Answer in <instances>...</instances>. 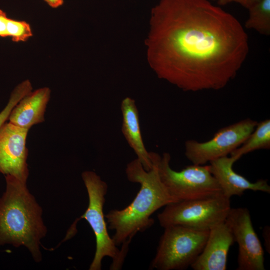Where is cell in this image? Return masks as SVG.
Returning <instances> with one entry per match:
<instances>
[{
    "label": "cell",
    "instance_id": "23",
    "mask_svg": "<svg viewBox=\"0 0 270 270\" xmlns=\"http://www.w3.org/2000/svg\"><path fill=\"white\" fill-rule=\"evenodd\" d=\"M219 4L223 5L233 2L234 0H216Z\"/></svg>",
    "mask_w": 270,
    "mask_h": 270
},
{
    "label": "cell",
    "instance_id": "22",
    "mask_svg": "<svg viewBox=\"0 0 270 270\" xmlns=\"http://www.w3.org/2000/svg\"><path fill=\"white\" fill-rule=\"evenodd\" d=\"M50 7L57 8L64 4V0H44Z\"/></svg>",
    "mask_w": 270,
    "mask_h": 270
},
{
    "label": "cell",
    "instance_id": "9",
    "mask_svg": "<svg viewBox=\"0 0 270 270\" xmlns=\"http://www.w3.org/2000/svg\"><path fill=\"white\" fill-rule=\"evenodd\" d=\"M225 221L238 246L236 270H264V252L248 209L231 208Z\"/></svg>",
    "mask_w": 270,
    "mask_h": 270
},
{
    "label": "cell",
    "instance_id": "6",
    "mask_svg": "<svg viewBox=\"0 0 270 270\" xmlns=\"http://www.w3.org/2000/svg\"><path fill=\"white\" fill-rule=\"evenodd\" d=\"M230 208V198L220 194L170 203L158 214V220L164 228L177 225L209 230L225 221Z\"/></svg>",
    "mask_w": 270,
    "mask_h": 270
},
{
    "label": "cell",
    "instance_id": "12",
    "mask_svg": "<svg viewBox=\"0 0 270 270\" xmlns=\"http://www.w3.org/2000/svg\"><path fill=\"white\" fill-rule=\"evenodd\" d=\"M236 162L233 157L226 156L209 162L210 172L218 182L224 195L230 198L234 196H240L246 190L270 193L267 180L260 179L252 182L236 173L233 169Z\"/></svg>",
    "mask_w": 270,
    "mask_h": 270
},
{
    "label": "cell",
    "instance_id": "20",
    "mask_svg": "<svg viewBox=\"0 0 270 270\" xmlns=\"http://www.w3.org/2000/svg\"><path fill=\"white\" fill-rule=\"evenodd\" d=\"M270 227L266 226L263 230V237L265 241L266 250L270 253Z\"/></svg>",
    "mask_w": 270,
    "mask_h": 270
},
{
    "label": "cell",
    "instance_id": "5",
    "mask_svg": "<svg viewBox=\"0 0 270 270\" xmlns=\"http://www.w3.org/2000/svg\"><path fill=\"white\" fill-rule=\"evenodd\" d=\"M160 180L169 194L178 201L210 197L222 194V189L210 172L208 165L186 166L180 171L170 166V155L161 156L151 152Z\"/></svg>",
    "mask_w": 270,
    "mask_h": 270
},
{
    "label": "cell",
    "instance_id": "21",
    "mask_svg": "<svg viewBox=\"0 0 270 270\" xmlns=\"http://www.w3.org/2000/svg\"><path fill=\"white\" fill-rule=\"evenodd\" d=\"M260 0H234V2L238 3L242 6L248 9Z\"/></svg>",
    "mask_w": 270,
    "mask_h": 270
},
{
    "label": "cell",
    "instance_id": "3",
    "mask_svg": "<svg viewBox=\"0 0 270 270\" xmlns=\"http://www.w3.org/2000/svg\"><path fill=\"white\" fill-rule=\"evenodd\" d=\"M6 187L0 197V246L26 247L36 262L42 260L40 240L47 230L42 208L30 193L26 182L5 176Z\"/></svg>",
    "mask_w": 270,
    "mask_h": 270
},
{
    "label": "cell",
    "instance_id": "18",
    "mask_svg": "<svg viewBox=\"0 0 270 270\" xmlns=\"http://www.w3.org/2000/svg\"><path fill=\"white\" fill-rule=\"evenodd\" d=\"M8 37L14 42H26L32 36L29 24L23 20L8 18L7 24Z\"/></svg>",
    "mask_w": 270,
    "mask_h": 270
},
{
    "label": "cell",
    "instance_id": "2",
    "mask_svg": "<svg viewBox=\"0 0 270 270\" xmlns=\"http://www.w3.org/2000/svg\"><path fill=\"white\" fill-rule=\"evenodd\" d=\"M152 168L146 170L136 158L128 163L126 174L128 180L140 185L132 202L122 210H112L106 216L108 228L114 231L112 237L116 246L128 251L132 238L154 223L151 216L160 208L178 202L168 192L162 182L156 164L150 152Z\"/></svg>",
    "mask_w": 270,
    "mask_h": 270
},
{
    "label": "cell",
    "instance_id": "7",
    "mask_svg": "<svg viewBox=\"0 0 270 270\" xmlns=\"http://www.w3.org/2000/svg\"><path fill=\"white\" fill-rule=\"evenodd\" d=\"M164 228L150 268L182 270L191 266L202 252L209 230H196L177 225Z\"/></svg>",
    "mask_w": 270,
    "mask_h": 270
},
{
    "label": "cell",
    "instance_id": "11",
    "mask_svg": "<svg viewBox=\"0 0 270 270\" xmlns=\"http://www.w3.org/2000/svg\"><path fill=\"white\" fill-rule=\"evenodd\" d=\"M234 240L224 221L209 230L204 248L191 266L194 270H226L230 248Z\"/></svg>",
    "mask_w": 270,
    "mask_h": 270
},
{
    "label": "cell",
    "instance_id": "1",
    "mask_svg": "<svg viewBox=\"0 0 270 270\" xmlns=\"http://www.w3.org/2000/svg\"><path fill=\"white\" fill-rule=\"evenodd\" d=\"M145 44L158 78L186 92L224 88L249 51L238 20L208 0H160Z\"/></svg>",
    "mask_w": 270,
    "mask_h": 270
},
{
    "label": "cell",
    "instance_id": "13",
    "mask_svg": "<svg viewBox=\"0 0 270 270\" xmlns=\"http://www.w3.org/2000/svg\"><path fill=\"white\" fill-rule=\"evenodd\" d=\"M50 96V90L48 87L31 92L13 108L8 118L9 122L28 130L34 124L42 122Z\"/></svg>",
    "mask_w": 270,
    "mask_h": 270
},
{
    "label": "cell",
    "instance_id": "19",
    "mask_svg": "<svg viewBox=\"0 0 270 270\" xmlns=\"http://www.w3.org/2000/svg\"><path fill=\"white\" fill-rule=\"evenodd\" d=\"M6 14L0 9V37H8L7 33V24L8 20Z\"/></svg>",
    "mask_w": 270,
    "mask_h": 270
},
{
    "label": "cell",
    "instance_id": "16",
    "mask_svg": "<svg viewBox=\"0 0 270 270\" xmlns=\"http://www.w3.org/2000/svg\"><path fill=\"white\" fill-rule=\"evenodd\" d=\"M248 10L249 16L245 27L264 36L270 35V0H260Z\"/></svg>",
    "mask_w": 270,
    "mask_h": 270
},
{
    "label": "cell",
    "instance_id": "15",
    "mask_svg": "<svg viewBox=\"0 0 270 270\" xmlns=\"http://www.w3.org/2000/svg\"><path fill=\"white\" fill-rule=\"evenodd\" d=\"M270 148V120L258 123L254 130L238 148L232 152L230 156L236 161L244 155L256 150Z\"/></svg>",
    "mask_w": 270,
    "mask_h": 270
},
{
    "label": "cell",
    "instance_id": "10",
    "mask_svg": "<svg viewBox=\"0 0 270 270\" xmlns=\"http://www.w3.org/2000/svg\"><path fill=\"white\" fill-rule=\"evenodd\" d=\"M28 130L10 122L0 128V173L24 182L28 176L26 146Z\"/></svg>",
    "mask_w": 270,
    "mask_h": 270
},
{
    "label": "cell",
    "instance_id": "14",
    "mask_svg": "<svg viewBox=\"0 0 270 270\" xmlns=\"http://www.w3.org/2000/svg\"><path fill=\"white\" fill-rule=\"evenodd\" d=\"M122 132L130 147L144 168L150 170L152 167L150 152H148L142 136L139 114L135 100L126 97L122 102Z\"/></svg>",
    "mask_w": 270,
    "mask_h": 270
},
{
    "label": "cell",
    "instance_id": "4",
    "mask_svg": "<svg viewBox=\"0 0 270 270\" xmlns=\"http://www.w3.org/2000/svg\"><path fill=\"white\" fill-rule=\"evenodd\" d=\"M82 177L88 194V205L81 218L90 226L96 241L95 254L89 270H100L102 260L106 256L112 259L110 270H120L127 252L118 248L108 233L104 214L108 184L92 171L84 172Z\"/></svg>",
    "mask_w": 270,
    "mask_h": 270
},
{
    "label": "cell",
    "instance_id": "17",
    "mask_svg": "<svg viewBox=\"0 0 270 270\" xmlns=\"http://www.w3.org/2000/svg\"><path fill=\"white\" fill-rule=\"evenodd\" d=\"M32 90V86L28 80L20 83L14 88L10 94L6 106L0 112V128L8 120L10 112L16 105Z\"/></svg>",
    "mask_w": 270,
    "mask_h": 270
},
{
    "label": "cell",
    "instance_id": "8",
    "mask_svg": "<svg viewBox=\"0 0 270 270\" xmlns=\"http://www.w3.org/2000/svg\"><path fill=\"white\" fill-rule=\"evenodd\" d=\"M258 123L248 118L220 128L208 141L187 140L184 144L185 156L192 164L196 165H204L228 156L243 144Z\"/></svg>",
    "mask_w": 270,
    "mask_h": 270
}]
</instances>
